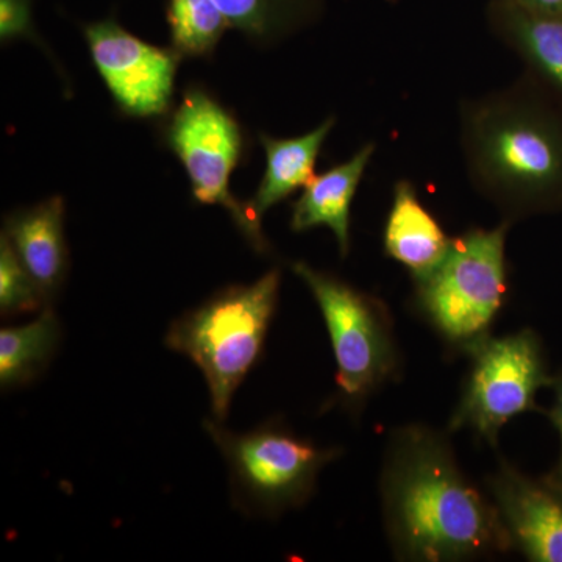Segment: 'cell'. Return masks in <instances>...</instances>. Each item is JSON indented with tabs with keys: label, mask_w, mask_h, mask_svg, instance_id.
<instances>
[{
	"label": "cell",
	"mask_w": 562,
	"mask_h": 562,
	"mask_svg": "<svg viewBox=\"0 0 562 562\" xmlns=\"http://www.w3.org/2000/svg\"><path fill=\"white\" fill-rule=\"evenodd\" d=\"M469 180L513 222L562 205V117L527 80L461 102Z\"/></svg>",
	"instance_id": "cell-2"
},
{
	"label": "cell",
	"mask_w": 562,
	"mask_h": 562,
	"mask_svg": "<svg viewBox=\"0 0 562 562\" xmlns=\"http://www.w3.org/2000/svg\"><path fill=\"white\" fill-rule=\"evenodd\" d=\"M335 124V116L327 117L314 131L294 138H273L261 133L266 169L257 192L246 202L250 220L258 228H262V217L269 210L305 188L313 179L322 146Z\"/></svg>",
	"instance_id": "cell-14"
},
{
	"label": "cell",
	"mask_w": 562,
	"mask_h": 562,
	"mask_svg": "<svg viewBox=\"0 0 562 562\" xmlns=\"http://www.w3.org/2000/svg\"><path fill=\"white\" fill-rule=\"evenodd\" d=\"M452 238L422 203L409 180H398L384 224V254L412 273L413 280L432 271L449 250Z\"/></svg>",
	"instance_id": "cell-13"
},
{
	"label": "cell",
	"mask_w": 562,
	"mask_h": 562,
	"mask_svg": "<svg viewBox=\"0 0 562 562\" xmlns=\"http://www.w3.org/2000/svg\"><path fill=\"white\" fill-rule=\"evenodd\" d=\"M231 29L257 46L283 43L321 20L325 0H214Z\"/></svg>",
	"instance_id": "cell-16"
},
{
	"label": "cell",
	"mask_w": 562,
	"mask_h": 562,
	"mask_svg": "<svg viewBox=\"0 0 562 562\" xmlns=\"http://www.w3.org/2000/svg\"><path fill=\"white\" fill-rule=\"evenodd\" d=\"M203 425L227 462L233 503L250 516L279 517L301 508L316 491L322 469L341 453L301 438L280 420L244 432L216 419Z\"/></svg>",
	"instance_id": "cell-5"
},
{
	"label": "cell",
	"mask_w": 562,
	"mask_h": 562,
	"mask_svg": "<svg viewBox=\"0 0 562 562\" xmlns=\"http://www.w3.org/2000/svg\"><path fill=\"white\" fill-rule=\"evenodd\" d=\"M517 5L543 16H562V0H514Z\"/></svg>",
	"instance_id": "cell-22"
},
{
	"label": "cell",
	"mask_w": 562,
	"mask_h": 562,
	"mask_svg": "<svg viewBox=\"0 0 562 562\" xmlns=\"http://www.w3.org/2000/svg\"><path fill=\"white\" fill-rule=\"evenodd\" d=\"M486 16L492 33L562 98V16L531 13L514 0H491Z\"/></svg>",
	"instance_id": "cell-15"
},
{
	"label": "cell",
	"mask_w": 562,
	"mask_h": 562,
	"mask_svg": "<svg viewBox=\"0 0 562 562\" xmlns=\"http://www.w3.org/2000/svg\"><path fill=\"white\" fill-rule=\"evenodd\" d=\"M43 295L5 235L0 236V313L2 317L46 308Z\"/></svg>",
	"instance_id": "cell-19"
},
{
	"label": "cell",
	"mask_w": 562,
	"mask_h": 562,
	"mask_svg": "<svg viewBox=\"0 0 562 562\" xmlns=\"http://www.w3.org/2000/svg\"><path fill=\"white\" fill-rule=\"evenodd\" d=\"M92 63L117 109L150 120L168 113L181 57L176 50L138 38L114 20L83 25Z\"/></svg>",
	"instance_id": "cell-9"
},
{
	"label": "cell",
	"mask_w": 562,
	"mask_h": 562,
	"mask_svg": "<svg viewBox=\"0 0 562 562\" xmlns=\"http://www.w3.org/2000/svg\"><path fill=\"white\" fill-rule=\"evenodd\" d=\"M165 140L188 173L194 201L227 210L247 243L260 254L268 251L262 228L251 222L246 202L231 191L244 150L243 127L232 111L209 91L188 88L169 116Z\"/></svg>",
	"instance_id": "cell-8"
},
{
	"label": "cell",
	"mask_w": 562,
	"mask_h": 562,
	"mask_svg": "<svg viewBox=\"0 0 562 562\" xmlns=\"http://www.w3.org/2000/svg\"><path fill=\"white\" fill-rule=\"evenodd\" d=\"M2 233L50 306L69 271L65 202L54 195L27 209L14 210L5 217Z\"/></svg>",
	"instance_id": "cell-11"
},
{
	"label": "cell",
	"mask_w": 562,
	"mask_h": 562,
	"mask_svg": "<svg viewBox=\"0 0 562 562\" xmlns=\"http://www.w3.org/2000/svg\"><path fill=\"white\" fill-rule=\"evenodd\" d=\"M280 286V269H272L254 283L216 292L169 327L166 346L201 369L216 420L227 419L236 391L260 360Z\"/></svg>",
	"instance_id": "cell-3"
},
{
	"label": "cell",
	"mask_w": 562,
	"mask_h": 562,
	"mask_svg": "<svg viewBox=\"0 0 562 562\" xmlns=\"http://www.w3.org/2000/svg\"><path fill=\"white\" fill-rule=\"evenodd\" d=\"M61 322L50 306L35 321L0 330V386H25L46 371L61 341Z\"/></svg>",
	"instance_id": "cell-17"
},
{
	"label": "cell",
	"mask_w": 562,
	"mask_h": 562,
	"mask_svg": "<svg viewBox=\"0 0 562 562\" xmlns=\"http://www.w3.org/2000/svg\"><path fill=\"white\" fill-rule=\"evenodd\" d=\"M292 271L312 291L327 325L339 398L346 408L358 412L398 369L390 310L375 295L306 262H294Z\"/></svg>",
	"instance_id": "cell-6"
},
{
	"label": "cell",
	"mask_w": 562,
	"mask_h": 562,
	"mask_svg": "<svg viewBox=\"0 0 562 562\" xmlns=\"http://www.w3.org/2000/svg\"><path fill=\"white\" fill-rule=\"evenodd\" d=\"M550 386L553 387L554 401L552 405V409L549 413V419L552 420L554 428L560 432L561 438V457L560 461H558L557 468H554L553 472H550V475L553 479H557L558 482L562 483V371L558 373V375L553 376L552 384Z\"/></svg>",
	"instance_id": "cell-21"
},
{
	"label": "cell",
	"mask_w": 562,
	"mask_h": 562,
	"mask_svg": "<svg viewBox=\"0 0 562 562\" xmlns=\"http://www.w3.org/2000/svg\"><path fill=\"white\" fill-rule=\"evenodd\" d=\"M513 550L535 562H562V483L532 479L502 461L486 482Z\"/></svg>",
	"instance_id": "cell-10"
},
{
	"label": "cell",
	"mask_w": 562,
	"mask_h": 562,
	"mask_svg": "<svg viewBox=\"0 0 562 562\" xmlns=\"http://www.w3.org/2000/svg\"><path fill=\"white\" fill-rule=\"evenodd\" d=\"M166 16L171 47L181 58L210 57L231 29L214 0H168Z\"/></svg>",
	"instance_id": "cell-18"
},
{
	"label": "cell",
	"mask_w": 562,
	"mask_h": 562,
	"mask_svg": "<svg viewBox=\"0 0 562 562\" xmlns=\"http://www.w3.org/2000/svg\"><path fill=\"white\" fill-rule=\"evenodd\" d=\"M512 222L472 228L452 238L442 261L414 279V303L424 319L457 350L468 351L491 335L508 294L506 235Z\"/></svg>",
	"instance_id": "cell-4"
},
{
	"label": "cell",
	"mask_w": 562,
	"mask_h": 562,
	"mask_svg": "<svg viewBox=\"0 0 562 562\" xmlns=\"http://www.w3.org/2000/svg\"><path fill=\"white\" fill-rule=\"evenodd\" d=\"M380 494L398 560L473 561L513 550L490 494L464 475L443 432L419 424L392 432Z\"/></svg>",
	"instance_id": "cell-1"
},
{
	"label": "cell",
	"mask_w": 562,
	"mask_h": 562,
	"mask_svg": "<svg viewBox=\"0 0 562 562\" xmlns=\"http://www.w3.org/2000/svg\"><path fill=\"white\" fill-rule=\"evenodd\" d=\"M0 40L3 44L29 41L46 52L52 61H57L36 31L33 0H0Z\"/></svg>",
	"instance_id": "cell-20"
},
{
	"label": "cell",
	"mask_w": 562,
	"mask_h": 562,
	"mask_svg": "<svg viewBox=\"0 0 562 562\" xmlns=\"http://www.w3.org/2000/svg\"><path fill=\"white\" fill-rule=\"evenodd\" d=\"M375 149V143L364 144L349 160L314 176L302 188L297 201L292 203L291 231L302 233L316 227L330 228L341 257L346 258L350 250L351 202Z\"/></svg>",
	"instance_id": "cell-12"
},
{
	"label": "cell",
	"mask_w": 562,
	"mask_h": 562,
	"mask_svg": "<svg viewBox=\"0 0 562 562\" xmlns=\"http://www.w3.org/2000/svg\"><path fill=\"white\" fill-rule=\"evenodd\" d=\"M471 368L450 430L472 431L495 447L502 428L514 417L538 409L536 395L552 384L538 333L525 328L513 335L487 336L465 351Z\"/></svg>",
	"instance_id": "cell-7"
}]
</instances>
